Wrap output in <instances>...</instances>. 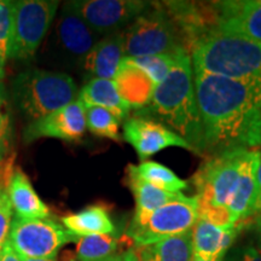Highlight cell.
Masks as SVG:
<instances>
[{
    "instance_id": "cell-1",
    "label": "cell",
    "mask_w": 261,
    "mask_h": 261,
    "mask_svg": "<svg viewBox=\"0 0 261 261\" xmlns=\"http://www.w3.org/2000/svg\"><path fill=\"white\" fill-rule=\"evenodd\" d=\"M202 151L261 145V77L228 79L194 71Z\"/></svg>"
},
{
    "instance_id": "cell-2",
    "label": "cell",
    "mask_w": 261,
    "mask_h": 261,
    "mask_svg": "<svg viewBox=\"0 0 261 261\" xmlns=\"http://www.w3.org/2000/svg\"><path fill=\"white\" fill-rule=\"evenodd\" d=\"M136 116L158 119L181 137L196 152H202V129L194 86V70L188 50L177 55L169 74L156 85L148 107L137 110Z\"/></svg>"
},
{
    "instance_id": "cell-3",
    "label": "cell",
    "mask_w": 261,
    "mask_h": 261,
    "mask_svg": "<svg viewBox=\"0 0 261 261\" xmlns=\"http://www.w3.org/2000/svg\"><path fill=\"white\" fill-rule=\"evenodd\" d=\"M194 71L228 77H261V44L241 35L210 31L190 46Z\"/></svg>"
},
{
    "instance_id": "cell-4",
    "label": "cell",
    "mask_w": 261,
    "mask_h": 261,
    "mask_svg": "<svg viewBox=\"0 0 261 261\" xmlns=\"http://www.w3.org/2000/svg\"><path fill=\"white\" fill-rule=\"evenodd\" d=\"M11 96L18 113L33 121L76 100L79 90L70 75L32 68L12 80Z\"/></svg>"
},
{
    "instance_id": "cell-5",
    "label": "cell",
    "mask_w": 261,
    "mask_h": 261,
    "mask_svg": "<svg viewBox=\"0 0 261 261\" xmlns=\"http://www.w3.org/2000/svg\"><path fill=\"white\" fill-rule=\"evenodd\" d=\"M150 8L121 32L125 57L175 54L181 48H187L177 25L173 23L163 6Z\"/></svg>"
},
{
    "instance_id": "cell-6",
    "label": "cell",
    "mask_w": 261,
    "mask_h": 261,
    "mask_svg": "<svg viewBox=\"0 0 261 261\" xmlns=\"http://www.w3.org/2000/svg\"><path fill=\"white\" fill-rule=\"evenodd\" d=\"M60 3L51 0L12 2V27L8 57L28 60L37 54L56 17Z\"/></svg>"
},
{
    "instance_id": "cell-7",
    "label": "cell",
    "mask_w": 261,
    "mask_h": 261,
    "mask_svg": "<svg viewBox=\"0 0 261 261\" xmlns=\"http://www.w3.org/2000/svg\"><path fill=\"white\" fill-rule=\"evenodd\" d=\"M248 150L236 149L215 154L194 175L198 204L230 205L240 185L241 172Z\"/></svg>"
},
{
    "instance_id": "cell-8",
    "label": "cell",
    "mask_w": 261,
    "mask_h": 261,
    "mask_svg": "<svg viewBox=\"0 0 261 261\" xmlns=\"http://www.w3.org/2000/svg\"><path fill=\"white\" fill-rule=\"evenodd\" d=\"M197 220V198L181 195L143 220L132 219L127 228V236L139 247L151 246L169 237L188 232L192 230Z\"/></svg>"
},
{
    "instance_id": "cell-9",
    "label": "cell",
    "mask_w": 261,
    "mask_h": 261,
    "mask_svg": "<svg viewBox=\"0 0 261 261\" xmlns=\"http://www.w3.org/2000/svg\"><path fill=\"white\" fill-rule=\"evenodd\" d=\"M77 237L51 219L12 218L9 244L18 256L31 259H56L63 246Z\"/></svg>"
},
{
    "instance_id": "cell-10",
    "label": "cell",
    "mask_w": 261,
    "mask_h": 261,
    "mask_svg": "<svg viewBox=\"0 0 261 261\" xmlns=\"http://www.w3.org/2000/svg\"><path fill=\"white\" fill-rule=\"evenodd\" d=\"M99 40V35L65 3L47 39L45 55L50 58L48 61L54 62L52 64L80 69L85 56Z\"/></svg>"
},
{
    "instance_id": "cell-11",
    "label": "cell",
    "mask_w": 261,
    "mask_h": 261,
    "mask_svg": "<svg viewBox=\"0 0 261 261\" xmlns=\"http://www.w3.org/2000/svg\"><path fill=\"white\" fill-rule=\"evenodd\" d=\"M151 4L140 0H76L67 5L99 37L120 33Z\"/></svg>"
},
{
    "instance_id": "cell-12",
    "label": "cell",
    "mask_w": 261,
    "mask_h": 261,
    "mask_svg": "<svg viewBox=\"0 0 261 261\" xmlns=\"http://www.w3.org/2000/svg\"><path fill=\"white\" fill-rule=\"evenodd\" d=\"M85 132H86L85 107L79 99H76L46 116L33 120L24 127L22 138L25 144L40 138L79 142Z\"/></svg>"
},
{
    "instance_id": "cell-13",
    "label": "cell",
    "mask_w": 261,
    "mask_h": 261,
    "mask_svg": "<svg viewBox=\"0 0 261 261\" xmlns=\"http://www.w3.org/2000/svg\"><path fill=\"white\" fill-rule=\"evenodd\" d=\"M122 137L125 142L133 146L142 162L169 146L192 150L181 137L167 126L145 117L133 116L127 119L123 125Z\"/></svg>"
},
{
    "instance_id": "cell-14",
    "label": "cell",
    "mask_w": 261,
    "mask_h": 261,
    "mask_svg": "<svg viewBox=\"0 0 261 261\" xmlns=\"http://www.w3.org/2000/svg\"><path fill=\"white\" fill-rule=\"evenodd\" d=\"M212 4L217 31L261 44V0H230Z\"/></svg>"
},
{
    "instance_id": "cell-15",
    "label": "cell",
    "mask_w": 261,
    "mask_h": 261,
    "mask_svg": "<svg viewBox=\"0 0 261 261\" xmlns=\"http://www.w3.org/2000/svg\"><path fill=\"white\" fill-rule=\"evenodd\" d=\"M123 57L121 32L107 35L85 56L80 70L83 71L86 83L92 79L113 80Z\"/></svg>"
},
{
    "instance_id": "cell-16",
    "label": "cell",
    "mask_w": 261,
    "mask_h": 261,
    "mask_svg": "<svg viewBox=\"0 0 261 261\" xmlns=\"http://www.w3.org/2000/svg\"><path fill=\"white\" fill-rule=\"evenodd\" d=\"M243 224L233 227H219L202 219L191 230L192 255L201 259L224 257L240 233Z\"/></svg>"
},
{
    "instance_id": "cell-17",
    "label": "cell",
    "mask_w": 261,
    "mask_h": 261,
    "mask_svg": "<svg viewBox=\"0 0 261 261\" xmlns=\"http://www.w3.org/2000/svg\"><path fill=\"white\" fill-rule=\"evenodd\" d=\"M113 83L120 98L136 110L149 106L156 87L144 71L123 60L117 68Z\"/></svg>"
},
{
    "instance_id": "cell-18",
    "label": "cell",
    "mask_w": 261,
    "mask_h": 261,
    "mask_svg": "<svg viewBox=\"0 0 261 261\" xmlns=\"http://www.w3.org/2000/svg\"><path fill=\"white\" fill-rule=\"evenodd\" d=\"M15 217L22 219H47L50 210L35 192L27 174L16 168L6 187Z\"/></svg>"
},
{
    "instance_id": "cell-19",
    "label": "cell",
    "mask_w": 261,
    "mask_h": 261,
    "mask_svg": "<svg viewBox=\"0 0 261 261\" xmlns=\"http://www.w3.org/2000/svg\"><path fill=\"white\" fill-rule=\"evenodd\" d=\"M127 184L136 200L133 220H143L160 207L177 200L182 195L181 192L171 194L150 184L138 174L135 165H128L127 167Z\"/></svg>"
},
{
    "instance_id": "cell-20",
    "label": "cell",
    "mask_w": 261,
    "mask_h": 261,
    "mask_svg": "<svg viewBox=\"0 0 261 261\" xmlns=\"http://www.w3.org/2000/svg\"><path fill=\"white\" fill-rule=\"evenodd\" d=\"M65 230L76 237L92 236V234H113L115 232L109 211L106 205L93 204L77 213L62 218Z\"/></svg>"
},
{
    "instance_id": "cell-21",
    "label": "cell",
    "mask_w": 261,
    "mask_h": 261,
    "mask_svg": "<svg viewBox=\"0 0 261 261\" xmlns=\"http://www.w3.org/2000/svg\"><path fill=\"white\" fill-rule=\"evenodd\" d=\"M84 107H100L112 112L119 120H125L130 112L127 103L120 98L113 80L92 79L79 91V98Z\"/></svg>"
},
{
    "instance_id": "cell-22",
    "label": "cell",
    "mask_w": 261,
    "mask_h": 261,
    "mask_svg": "<svg viewBox=\"0 0 261 261\" xmlns=\"http://www.w3.org/2000/svg\"><path fill=\"white\" fill-rule=\"evenodd\" d=\"M138 254L142 261H191L192 237L191 230L188 232L169 237L167 240L140 247Z\"/></svg>"
},
{
    "instance_id": "cell-23",
    "label": "cell",
    "mask_w": 261,
    "mask_h": 261,
    "mask_svg": "<svg viewBox=\"0 0 261 261\" xmlns=\"http://www.w3.org/2000/svg\"><path fill=\"white\" fill-rule=\"evenodd\" d=\"M121 242L114 234H92V236L77 237L76 259L79 261L102 260L106 257L117 255Z\"/></svg>"
},
{
    "instance_id": "cell-24",
    "label": "cell",
    "mask_w": 261,
    "mask_h": 261,
    "mask_svg": "<svg viewBox=\"0 0 261 261\" xmlns=\"http://www.w3.org/2000/svg\"><path fill=\"white\" fill-rule=\"evenodd\" d=\"M137 172L144 180L154 187L171 194H179L188 189V182L178 177L175 173L161 163L154 161H144L136 166Z\"/></svg>"
},
{
    "instance_id": "cell-25",
    "label": "cell",
    "mask_w": 261,
    "mask_h": 261,
    "mask_svg": "<svg viewBox=\"0 0 261 261\" xmlns=\"http://www.w3.org/2000/svg\"><path fill=\"white\" fill-rule=\"evenodd\" d=\"M86 128L92 135L120 142V120L112 112L100 107H85Z\"/></svg>"
},
{
    "instance_id": "cell-26",
    "label": "cell",
    "mask_w": 261,
    "mask_h": 261,
    "mask_svg": "<svg viewBox=\"0 0 261 261\" xmlns=\"http://www.w3.org/2000/svg\"><path fill=\"white\" fill-rule=\"evenodd\" d=\"M181 50H187V48H181ZM181 50L177 51L175 54L152 55V56L143 57H123L122 60L142 69L150 79L154 81L155 85H159L169 74L175 63L177 55Z\"/></svg>"
},
{
    "instance_id": "cell-27",
    "label": "cell",
    "mask_w": 261,
    "mask_h": 261,
    "mask_svg": "<svg viewBox=\"0 0 261 261\" xmlns=\"http://www.w3.org/2000/svg\"><path fill=\"white\" fill-rule=\"evenodd\" d=\"M11 112H10L9 94L4 84L0 83V148L8 152L11 140Z\"/></svg>"
},
{
    "instance_id": "cell-28",
    "label": "cell",
    "mask_w": 261,
    "mask_h": 261,
    "mask_svg": "<svg viewBox=\"0 0 261 261\" xmlns=\"http://www.w3.org/2000/svg\"><path fill=\"white\" fill-rule=\"evenodd\" d=\"M198 219H202L219 227H233L237 223L232 214L225 207L198 204Z\"/></svg>"
},
{
    "instance_id": "cell-29",
    "label": "cell",
    "mask_w": 261,
    "mask_h": 261,
    "mask_svg": "<svg viewBox=\"0 0 261 261\" xmlns=\"http://www.w3.org/2000/svg\"><path fill=\"white\" fill-rule=\"evenodd\" d=\"M12 223V205L6 190L0 188V253L9 241Z\"/></svg>"
},
{
    "instance_id": "cell-30",
    "label": "cell",
    "mask_w": 261,
    "mask_h": 261,
    "mask_svg": "<svg viewBox=\"0 0 261 261\" xmlns=\"http://www.w3.org/2000/svg\"><path fill=\"white\" fill-rule=\"evenodd\" d=\"M12 27V2L0 0V44L8 45Z\"/></svg>"
},
{
    "instance_id": "cell-31",
    "label": "cell",
    "mask_w": 261,
    "mask_h": 261,
    "mask_svg": "<svg viewBox=\"0 0 261 261\" xmlns=\"http://www.w3.org/2000/svg\"><path fill=\"white\" fill-rule=\"evenodd\" d=\"M225 256V261H261V253L253 246L234 248Z\"/></svg>"
},
{
    "instance_id": "cell-32",
    "label": "cell",
    "mask_w": 261,
    "mask_h": 261,
    "mask_svg": "<svg viewBox=\"0 0 261 261\" xmlns=\"http://www.w3.org/2000/svg\"><path fill=\"white\" fill-rule=\"evenodd\" d=\"M261 213V151H260V159L259 165L256 168L255 174V195H254L253 207H252V217Z\"/></svg>"
},
{
    "instance_id": "cell-33",
    "label": "cell",
    "mask_w": 261,
    "mask_h": 261,
    "mask_svg": "<svg viewBox=\"0 0 261 261\" xmlns=\"http://www.w3.org/2000/svg\"><path fill=\"white\" fill-rule=\"evenodd\" d=\"M0 261H21L17 254L14 252L11 246H10L9 242L5 244L4 249L0 253Z\"/></svg>"
},
{
    "instance_id": "cell-34",
    "label": "cell",
    "mask_w": 261,
    "mask_h": 261,
    "mask_svg": "<svg viewBox=\"0 0 261 261\" xmlns=\"http://www.w3.org/2000/svg\"><path fill=\"white\" fill-rule=\"evenodd\" d=\"M6 58H8V45L0 44V83L5 77Z\"/></svg>"
},
{
    "instance_id": "cell-35",
    "label": "cell",
    "mask_w": 261,
    "mask_h": 261,
    "mask_svg": "<svg viewBox=\"0 0 261 261\" xmlns=\"http://www.w3.org/2000/svg\"><path fill=\"white\" fill-rule=\"evenodd\" d=\"M121 261H142L135 249H129L121 255Z\"/></svg>"
},
{
    "instance_id": "cell-36",
    "label": "cell",
    "mask_w": 261,
    "mask_h": 261,
    "mask_svg": "<svg viewBox=\"0 0 261 261\" xmlns=\"http://www.w3.org/2000/svg\"><path fill=\"white\" fill-rule=\"evenodd\" d=\"M255 230L257 234V250L261 253V213L257 214L255 219Z\"/></svg>"
},
{
    "instance_id": "cell-37",
    "label": "cell",
    "mask_w": 261,
    "mask_h": 261,
    "mask_svg": "<svg viewBox=\"0 0 261 261\" xmlns=\"http://www.w3.org/2000/svg\"><path fill=\"white\" fill-rule=\"evenodd\" d=\"M224 257H215V259H201V257L192 255L191 261H224Z\"/></svg>"
},
{
    "instance_id": "cell-38",
    "label": "cell",
    "mask_w": 261,
    "mask_h": 261,
    "mask_svg": "<svg viewBox=\"0 0 261 261\" xmlns=\"http://www.w3.org/2000/svg\"><path fill=\"white\" fill-rule=\"evenodd\" d=\"M121 255L122 254H117V255L106 257V259H102V260H94V261H121Z\"/></svg>"
},
{
    "instance_id": "cell-39",
    "label": "cell",
    "mask_w": 261,
    "mask_h": 261,
    "mask_svg": "<svg viewBox=\"0 0 261 261\" xmlns=\"http://www.w3.org/2000/svg\"><path fill=\"white\" fill-rule=\"evenodd\" d=\"M21 261H57L56 259H31V257H24V256H18Z\"/></svg>"
},
{
    "instance_id": "cell-40",
    "label": "cell",
    "mask_w": 261,
    "mask_h": 261,
    "mask_svg": "<svg viewBox=\"0 0 261 261\" xmlns=\"http://www.w3.org/2000/svg\"><path fill=\"white\" fill-rule=\"evenodd\" d=\"M6 152L3 150L2 148H0V165H2L3 161H4V156H5Z\"/></svg>"
}]
</instances>
